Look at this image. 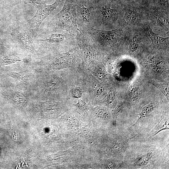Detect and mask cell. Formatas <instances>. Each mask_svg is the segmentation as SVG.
<instances>
[{"label":"cell","instance_id":"obj_1","mask_svg":"<svg viewBox=\"0 0 169 169\" xmlns=\"http://www.w3.org/2000/svg\"><path fill=\"white\" fill-rule=\"evenodd\" d=\"M60 11L50 21V28L68 32L74 36L80 31L77 23L75 0H64Z\"/></svg>","mask_w":169,"mask_h":169},{"label":"cell","instance_id":"obj_2","mask_svg":"<svg viewBox=\"0 0 169 169\" xmlns=\"http://www.w3.org/2000/svg\"><path fill=\"white\" fill-rule=\"evenodd\" d=\"M39 40L49 46L73 48L78 45L75 37L68 32L51 28L46 30Z\"/></svg>","mask_w":169,"mask_h":169},{"label":"cell","instance_id":"obj_3","mask_svg":"<svg viewBox=\"0 0 169 169\" xmlns=\"http://www.w3.org/2000/svg\"><path fill=\"white\" fill-rule=\"evenodd\" d=\"M92 0H75L77 23L79 28L88 29L94 28Z\"/></svg>","mask_w":169,"mask_h":169},{"label":"cell","instance_id":"obj_4","mask_svg":"<svg viewBox=\"0 0 169 169\" xmlns=\"http://www.w3.org/2000/svg\"><path fill=\"white\" fill-rule=\"evenodd\" d=\"M64 0H55V2L50 5H47L46 3H43L37 7L36 13L29 20L28 23L29 27L33 33H37L42 22Z\"/></svg>","mask_w":169,"mask_h":169},{"label":"cell","instance_id":"obj_5","mask_svg":"<svg viewBox=\"0 0 169 169\" xmlns=\"http://www.w3.org/2000/svg\"><path fill=\"white\" fill-rule=\"evenodd\" d=\"M94 18V28L97 23L108 25L116 19L117 12L108 5L98 6L92 1Z\"/></svg>","mask_w":169,"mask_h":169},{"label":"cell","instance_id":"obj_6","mask_svg":"<svg viewBox=\"0 0 169 169\" xmlns=\"http://www.w3.org/2000/svg\"><path fill=\"white\" fill-rule=\"evenodd\" d=\"M27 59L26 55L17 53L10 54L2 57L0 62L3 65L10 64L19 61L26 62Z\"/></svg>","mask_w":169,"mask_h":169},{"label":"cell","instance_id":"obj_7","mask_svg":"<svg viewBox=\"0 0 169 169\" xmlns=\"http://www.w3.org/2000/svg\"><path fill=\"white\" fill-rule=\"evenodd\" d=\"M146 31L152 43L158 46H165L167 44L169 38H164L153 32L149 26L146 28Z\"/></svg>","mask_w":169,"mask_h":169},{"label":"cell","instance_id":"obj_8","mask_svg":"<svg viewBox=\"0 0 169 169\" xmlns=\"http://www.w3.org/2000/svg\"><path fill=\"white\" fill-rule=\"evenodd\" d=\"M17 38L22 45L31 52L34 51L32 39L27 32L22 31L19 34Z\"/></svg>","mask_w":169,"mask_h":169},{"label":"cell","instance_id":"obj_9","mask_svg":"<svg viewBox=\"0 0 169 169\" xmlns=\"http://www.w3.org/2000/svg\"><path fill=\"white\" fill-rule=\"evenodd\" d=\"M169 129V119L167 116L162 115L160 120L151 131V135L153 136L161 131Z\"/></svg>","mask_w":169,"mask_h":169},{"label":"cell","instance_id":"obj_10","mask_svg":"<svg viewBox=\"0 0 169 169\" xmlns=\"http://www.w3.org/2000/svg\"><path fill=\"white\" fill-rule=\"evenodd\" d=\"M9 76L20 81L25 85L29 84L30 79L28 74L22 71H12L8 74Z\"/></svg>","mask_w":169,"mask_h":169},{"label":"cell","instance_id":"obj_11","mask_svg":"<svg viewBox=\"0 0 169 169\" xmlns=\"http://www.w3.org/2000/svg\"><path fill=\"white\" fill-rule=\"evenodd\" d=\"M7 96L14 103L21 105L26 101L25 96L22 93L18 92H11L8 93Z\"/></svg>","mask_w":169,"mask_h":169},{"label":"cell","instance_id":"obj_12","mask_svg":"<svg viewBox=\"0 0 169 169\" xmlns=\"http://www.w3.org/2000/svg\"><path fill=\"white\" fill-rule=\"evenodd\" d=\"M152 154V151H150L137 157L134 161V165L135 166H141L147 165L151 159Z\"/></svg>","mask_w":169,"mask_h":169},{"label":"cell","instance_id":"obj_13","mask_svg":"<svg viewBox=\"0 0 169 169\" xmlns=\"http://www.w3.org/2000/svg\"><path fill=\"white\" fill-rule=\"evenodd\" d=\"M138 17V14L133 9H128L125 11V19L128 23H132L135 22Z\"/></svg>","mask_w":169,"mask_h":169},{"label":"cell","instance_id":"obj_14","mask_svg":"<svg viewBox=\"0 0 169 169\" xmlns=\"http://www.w3.org/2000/svg\"><path fill=\"white\" fill-rule=\"evenodd\" d=\"M154 108L153 105L151 104L147 105L144 106L142 109L141 113L139 114V116L138 120L132 126L137 123L141 119L145 117L147 115L152 111Z\"/></svg>","mask_w":169,"mask_h":169},{"label":"cell","instance_id":"obj_15","mask_svg":"<svg viewBox=\"0 0 169 169\" xmlns=\"http://www.w3.org/2000/svg\"><path fill=\"white\" fill-rule=\"evenodd\" d=\"M125 142L123 140H120L117 141L114 145L113 149L115 152H120L125 147Z\"/></svg>","mask_w":169,"mask_h":169},{"label":"cell","instance_id":"obj_16","mask_svg":"<svg viewBox=\"0 0 169 169\" xmlns=\"http://www.w3.org/2000/svg\"><path fill=\"white\" fill-rule=\"evenodd\" d=\"M138 37V35H136L132 39L129 46V49L131 52H133L136 51L138 49V44L137 41Z\"/></svg>","mask_w":169,"mask_h":169},{"label":"cell","instance_id":"obj_17","mask_svg":"<svg viewBox=\"0 0 169 169\" xmlns=\"http://www.w3.org/2000/svg\"><path fill=\"white\" fill-rule=\"evenodd\" d=\"M58 83L56 80H52L47 83L46 85V90L48 91H51L54 90L57 87Z\"/></svg>","mask_w":169,"mask_h":169},{"label":"cell","instance_id":"obj_18","mask_svg":"<svg viewBox=\"0 0 169 169\" xmlns=\"http://www.w3.org/2000/svg\"><path fill=\"white\" fill-rule=\"evenodd\" d=\"M25 4H30L36 8L40 4L46 3L47 0H22Z\"/></svg>","mask_w":169,"mask_h":169},{"label":"cell","instance_id":"obj_19","mask_svg":"<svg viewBox=\"0 0 169 169\" xmlns=\"http://www.w3.org/2000/svg\"><path fill=\"white\" fill-rule=\"evenodd\" d=\"M148 60L150 63L155 64H159L161 62L160 58L154 54L150 55L148 57Z\"/></svg>","mask_w":169,"mask_h":169},{"label":"cell","instance_id":"obj_20","mask_svg":"<svg viewBox=\"0 0 169 169\" xmlns=\"http://www.w3.org/2000/svg\"><path fill=\"white\" fill-rule=\"evenodd\" d=\"M93 89L95 94L96 96H99L103 92L104 89L101 85L95 84L93 87Z\"/></svg>","mask_w":169,"mask_h":169},{"label":"cell","instance_id":"obj_21","mask_svg":"<svg viewBox=\"0 0 169 169\" xmlns=\"http://www.w3.org/2000/svg\"><path fill=\"white\" fill-rule=\"evenodd\" d=\"M97 114L99 117L103 120H106L108 118V114L107 112L105 110L99 109L97 111Z\"/></svg>","mask_w":169,"mask_h":169},{"label":"cell","instance_id":"obj_22","mask_svg":"<svg viewBox=\"0 0 169 169\" xmlns=\"http://www.w3.org/2000/svg\"><path fill=\"white\" fill-rule=\"evenodd\" d=\"M72 96L75 98H79L82 95V92L81 89L79 88H73L71 91Z\"/></svg>","mask_w":169,"mask_h":169},{"label":"cell","instance_id":"obj_23","mask_svg":"<svg viewBox=\"0 0 169 169\" xmlns=\"http://www.w3.org/2000/svg\"><path fill=\"white\" fill-rule=\"evenodd\" d=\"M79 109L82 110H85L87 109L88 106L86 103L81 99H79L78 102L74 105Z\"/></svg>","mask_w":169,"mask_h":169},{"label":"cell","instance_id":"obj_24","mask_svg":"<svg viewBox=\"0 0 169 169\" xmlns=\"http://www.w3.org/2000/svg\"><path fill=\"white\" fill-rule=\"evenodd\" d=\"M115 98V93L114 90L113 89L110 90L107 95V100L110 103H112Z\"/></svg>","mask_w":169,"mask_h":169},{"label":"cell","instance_id":"obj_25","mask_svg":"<svg viewBox=\"0 0 169 169\" xmlns=\"http://www.w3.org/2000/svg\"><path fill=\"white\" fill-rule=\"evenodd\" d=\"M161 91L165 95L167 100L169 101V86L168 85H163L161 86Z\"/></svg>","mask_w":169,"mask_h":169},{"label":"cell","instance_id":"obj_26","mask_svg":"<svg viewBox=\"0 0 169 169\" xmlns=\"http://www.w3.org/2000/svg\"><path fill=\"white\" fill-rule=\"evenodd\" d=\"M96 74L100 78L107 79V74L102 69H98L96 71Z\"/></svg>","mask_w":169,"mask_h":169},{"label":"cell","instance_id":"obj_27","mask_svg":"<svg viewBox=\"0 0 169 169\" xmlns=\"http://www.w3.org/2000/svg\"><path fill=\"white\" fill-rule=\"evenodd\" d=\"M121 109V106L120 105H118L114 110V113L115 116H117L119 113Z\"/></svg>","mask_w":169,"mask_h":169},{"label":"cell","instance_id":"obj_28","mask_svg":"<svg viewBox=\"0 0 169 169\" xmlns=\"http://www.w3.org/2000/svg\"><path fill=\"white\" fill-rule=\"evenodd\" d=\"M135 88L134 85L131 84L130 85L128 90V92L130 95H131L135 92Z\"/></svg>","mask_w":169,"mask_h":169},{"label":"cell","instance_id":"obj_29","mask_svg":"<svg viewBox=\"0 0 169 169\" xmlns=\"http://www.w3.org/2000/svg\"><path fill=\"white\" fill-rule=\"evenodd\" d=\"M107 166L109 168H114L115 167V164L112 162H109L108 163Z\"/></svg>","mask_w":169,"mask_h":169},{"label":"cell","instance_id":"obj_30","mask_svg":"<svg viewBox=\"0 0 169 169\" xmlns=\"http://www.w3.org/2000/svg\"><path fill=\"white\" fill-rule=\"evenodd\" d=\"M3 43V40L0 38V44H2Z\"/></svg>","mask_w":169,"mask_h":169},{"label":"cell","instance_id":"obj_31","mask_svg":"<svg viewBox=\"0 0 169 169\" xmlns=\"http://www.w3.org/2000/svg\"><path fill=\"white\" fill-rule=\"evenodd\" d=\"M110 1H119L120 0H109Z\"/></svg>","mask_w":169,"mask_h":169},{"label":"cell","instance_id":"obj_32","mask_svg":"<svg viewBox=\"0 0 169 169\" xmlns=\"http://www.w3.org/2000/svg\"><path fill=\"white\" fill-rule=\"evenodd\" d=\"M90 0V1H91V0Z\"/></svg>","mask_w":169,"mask_h":169}]
</instances>
